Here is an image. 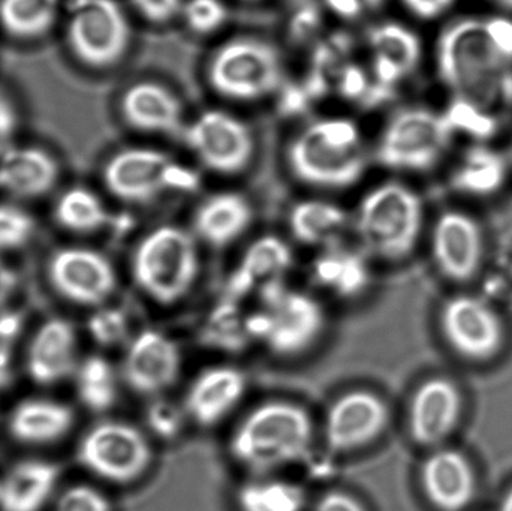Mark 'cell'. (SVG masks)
Here are the masks:
<instances>
[{
	"instance_id": "1",
	"label": "cell",
	"mask_w": 512,
	"mask_h": 511,
	"mask_svg": "<svg viewBox=\"0 0 512 511\" xmlns=\"http://www.w3.org/2000/svg\"><path fill=\"white\" fill-rule=\"evenodd\" d=\"M439 75L454 99L496 116L512 107V20L463 18L442 33Z\"/></svg>"
},
{
	"instance_id": "2",
	"label": "cell",
	"mask_w": 512,
	"mask_h": 511,
	"mask_svg": "<svg viewBox=\"0 0 512 511\" xmlns=\"http://www.w3.org/2000/svg\"><path fill=\"white\" fill-rule=\"evenodd\" d=\"M313 443V422L306 410L289 402H268L252 411L231 438L233 458L255 474L306 458Z\"/></svg>"
},
{
	"instance_id": "3",
	"label": "cell",
	"mask_w": 512,
	"mask_h": 511,
	"mask_svg": "<svg viewBox=\"0 0 512 511\" xmlns=\"http://www.w3.org/2000/svg\"><path fill=\"white\" fill-rule=\"evenodd\" d=\"M298 179L310 185L345 188L364 171L360 134L346 119L322 120L307 128L289 150Z\"/></svg>"
},
{
	"instance_id": "4",
	"label": "cell",
	"mask_w": 512,
	"mask_h": 511,
	"mask_svg": "<svg viewBox=\"0 0 512 511\" xmlns=\"http://www.w3.org/2000/svg\"><path fill=\"white\" fill-rule=\"evenodd\" d=\"M198 273L197 243L179 227H159L147 234L132 260V275L138 287L161 305L185 299Z\"/></svg>"
},
{
	"instance_id": "5",
	"label": "cell",
	"mask_w": 512,
	"mask_h": 511,
	"mask_svg": "<svg viewBox=\"0 0 512 511\" xmlns=\"http://www.w3.org/2000/svg\"><path fill=\"white\" fill-rule=\"evenodd\" d=\"M423 203L412 189L387 183L373 189L357 218V231L367 251L385 260L408 257L420 239Z\"/></svg>"
},
{
	"instance_id": "6",
	"label": "cell",
	"mask_w": 512,
	"mask_h": 511,
	"mask_svg": "<svg viewBox=\"0 0 512 511\" xmlns=\"http://www.w3.org/2000/svg\"><path fill=\"white\" fill-rule=\"evenodd\" d=\"M325 315L321 305L301 291L279 281L265 285L258 314L249 330L268 350L279 356H298L321 338Z\"/></svg>"
},
{
	"instance_id": "7",
	"label": "cell",
	"mask_w": 512,
	"mask_h": 511,
	"mask_svg": "<svg viewBox=\"0 0 512 511\" xmlns=\"http://www.w3.org/2000/svg\"><path fill=\"white\" fill-rule=\"evenodd\" d=\"M453 134L445 113L424 108L402 111L385 129L379 161L397 170H430L447 152Z\"/></svg>"
},
{
	"instance_id": "8",
	"label": "cell",
	"mask_w": 512,
	"mask_h": 511,
	"mask_svg": "<svg viewBox=\"0 0 512 511\" xmlns=\"http://www.w3.org/2000/svg\"><path fill=\"white\" fill-rule=\"evenodd\" d=\"M129 38L128 18L116 0H78L69 15V50L89 68L116 65L128 50Z\"/></svg>"
},
{
	"instance_id": "9",
	"label": "cell",
	"mask_w": 512,
	"mask_h": 511,
	"mask_svg": "<svg viewBox=\"0 0 512 511\" xmlns=\"http://www.w3.org/2000/svg\"><path fill=\"white\" fill-rule=\"evenodd\" d=\"M78 461L107 482L128 485L147 473L153 452L140 429L129 423L104 422L81 440Z\"/></svg>"
},
{
	"instance_id": "10",
	"label": "cell",
	"mask_w": 512,
	"mask_h": 511,
	"mask_svg": "<svg viewBox=\"0 0 512 511\" xmlns=\"http://www.w3.org/2000/svg\"><path fill=\"white\" fill-rule=\"evenodd\" d=\"M280 71L279 54L271 45L239 39L224 45L213 57L210 81L228 98L256 99L279 86Z\"/></svg>"
},
{
	"instance_id": "11",
	"label": "cell",
	"mask_w": 512,
	"mask_h": 511,
	"mask_svg": "<svg viewBox=\"0 0 512 511\" xmlns=\"http://www.w3.org/2000/svg\"><path fill=\"white\" fill-rule=\"evenodd\" d=\"M445 341L469 362H490L501 353L504 324L492 306L474 296H457L445 303L441 314Z\"/></svg>"
},
{
	"instance_id": "12",
	"label": "cell",
	"mask_w": 512,
	"mask_h": 511,
	"mask_svg": "<svg viewBox=\"0 0 512 511\" xmlns=\"http://www.w3.org/2000/svg\"><path fill=\"white\" fill-rule=\"evenodd\" d=\"M48 278L60 296L83 306L102 305L117 285L110 260L89 248L57 251L48 263Z\"/></svg>"
},
{
	"instance_id": "13",
	"label": "cell",
	"mask_w": 512,
	"mask_h": 511,
	"mask_svg": "<svg viewBox=\"0 0 512 511\" xmlns=\"http://www.w3.org/2000/svg\"><path fill=\"white\" fill-rule=\"evenodd\" d=\"M186 140L204 165L218 173H239L254 153L248 126L222 111H207L198 117L186 131Z\"/></svg>"
},
{
	"instance_id": "14",
	"label": "cell",
	"mask_w": 512,
	"mask_h": 511,
	"mask_svg": "<svg viewBox=\"0 0 512 511\" xmlns=\"http://www.w3.org/2000/svg\"><path fill=\"white\" fill-rule=\"evenodd\" d=\"M390 422L384 399L375 393L351 392L337 399L325 419V443L336 453L363 449L378 440Z\"/></svg>"
},
{
	"instance_id": "15",
	"label": "cell",
	"mask_w": 512,
	"mask_h": 511,
	"mask_svg": "<svg viewBox=\"0 0 512 511\" xmlns=\"http://www.w3.org/2000/svg\"><path fill=\"white\" fill-rule=\"evenodd\" d=\"M182 353L173 339L156 330L138 333L123 360V378L134 392L156 396L179 380Z\"/></svg>"
},
{
	"instance_id": "16",
	"label": "cell",
	"mask_w": 512,
	"mask_h": 511,
	"mask_svg": "<svg viewBox=\"0 0 512 511\" xmlns=\"http://www.w3.org/2000/svg\"><path fill=\"white\" fill-rule=\"evenodd\" d=\"M432 254L445 278L454 282L471 281L483 261L480 225L466 213H444L433 228Z\"/></svg>"
},
{
	"instance_id": "17",
	"label": "cell",
	"mask_w": 512,
	"mask_h": 511,
	"mask_svg": "<svg viewBox=\"0 0 512 511\" xmlns=\"http://www.w3.org/2000/svg\"><path fill=\"white\" fill-rule=\"evenodd\" d=\"M462 411V395L453 381H426L418 387L409 407L412 440L424 447L444 443L456 431Z\"/></svg>"
},
{
	"instance_id": "18",
	"label": "cell",
	"mask_w": 512,
	"mask_h": 511,
	"mask_svg": "<svg viewBox=\"0 0 512 511\" xmlns=\"http://www.w3.org/2000/svg\"><path fill=\"white\" fill-rule=\"evenodd\" d=\"M170 165V159L158 150H123L105 165L104 183L119 200L146 203L167 188Z\"/></svg>"
},
{
	"instance_id": "19",
	"label": "cell",
	"mask_w": 512,
	"mask_h": 511,
	"mask_svg": "<svg viewBox=\"0 0 512 511\" xmlns=\"http://www.w3.org/2000/svg\"><path fill=\"white\" fill-rule=\"evenodd\" d=\"M421 485L427 500L439 511H463L475 498L477 477L465 455L439 450L424 462Z\"/></svg>"
},
{
	"instance_id": "20",
	"label": "cell",
	"mask_w": 512,
	"mask_h": 511,
	"mask_svg": "<svg viewBox=\"0 0 512 511\" xmlns=\"http://www.w3.org/2000/svg\"><path fill=\"white\" fill-rule=\"evenodd\" d=\"M248 389V380L240 369L218 366L207 369L186 393V416L197 425H218L240 404Z\"/></svg>"
},
{
	"instance_id": "21",
	"label": "cell",
	"mask_w": 512,
	"mask_h": 511,
	"mask_svg": "<svg viewBox=\"0 0 512 511\" xmlns=\"http://www.w3.org/2000/svg\"><path fill=\"white\" fill-rule=\"evenodd\" d=\"M77 366V335L63 318H53L39 327L30 342L27 371L42 386L59 383Z\"/></svg>"
},
{
	"instance_id": "22",
	"label": "cell",
	"mask_w": 512,
	"mask_h": 511,
	"mask_svg": "<svg viewBox=\"0 0 512 511\" xmlns=\"http://www.w3.org/2000/svg\"><path fill=\"white\" fill-rule=\"evenodd\" d=\"M59 177V162L41 147H14L0 158V189L14 197H42L56 186Z\"/></svg>"
},
{
	"instance_id": "23",
	"label": "cell",
	"mask_w": 512,
	"mask_h": 511,
	"mask_svg": "<svg viewBox=\"0 0 512 511\" xmlns=\"http://www.w3.org/2000/svg\"><path fill=\"white\" fill-rule=\"evenodd\" d=\"M120 107L126 122L140 131L176 132L182 126V105L159 84L138 83L129 87Z\"/></svg>"
},
{
	"instance_id": "24",
	"label": "cell",
	"mask_w": 512,
	"mask_h": 511,
	"mask_svg": "<svg viewBox=\"0 0 512 511\" xmlns=\"http://www.w3.org/2000/svg\"><path fill=\"white\" fill-rule=\"evenodd\" d=\"M57 479L59 468L50 462H20L0 483V510L41 511L50 501Z\"/></svg>"
},
{
	"instance_id": "25",
	"label": "cell",
	"mask_w": 512,
	"mask_h": 511,
	"mask_svg": "<svg viewBox=\"0 0 512 511\" xmlns=\"http://www.w3.org/2000/svg\"><path fill=\"white\" fill-rule=\"evenodd\" d=\"M74 411L48 399H30L15 407L9 417V432L24 444H50L62 440L74 426Z\"/></svg>"
},
{
	"instance_id": "26",
	"label": "cell",
	"mask_w": 512,
	"mask_h": 511,
	"mask_svg": "<svg viewBox=\"0 0 512 511\" xmlns=\"http://www.w3.org/2000/svg\"><path fill=\"white\" fill-rule=\"evenodd\" d=\"M252 209L237 194H219L204 201L195 215L198 237L215 248H224L245 234L252 222Z\"/></svg>"
},
{
	"instance_id": "27",
	"label": "cell",
	"mask_w": 512,
	"mask_h": 511,
	"mask_svg": "<svg viewBox=\"0 0 512 511\" xmlns=\"http://www.w3.org/2000/svg\"><path fill=\"white\" fill-rule=\"evenodd\" d=\"M313 279L319 287L339 297H357L369 287L370 270L366 258L349 249L328 246L316 258Z\"/></svg>"
},
{
	"instance_id": "28",
	"label": "cell",
	"mask_w": 512,
	"mask_h": 511,
	"mask_svg": "<svg viewBox=\"0 0 512 511\" xmlns=\"http://www.w3.org/2000/svg\"><path fill=\"white\" fill-rule=\"evenodd\" d=\"M507 180V162L489 147L469 149L451 176V186L460 194L487 197L495 194Z\"/></svg>"
},
{
	"instance_id": "29",
	"label": "cell",
	"mask_w": 512,
	"mask_h": 511,
	"mask_svg": "<svg viewBox=\"0 0 512 511\" xmlns=\"http://www.w3.org/2000/svg\"><path fill=\"white\" fill-rule=\"evenodd\" d=\"M346 213L325 201H303L292 209L289 227L298 242L334 246L346 227Z\"/></svg>"
},
{
	"instance_id": "30",
	"label": "cell",
	"mask_w": 512,
	"mask_h": 511,
	"mask_svg": "<svg viewBox=\"0 0 512 511\" xmlns=\"http://www.w3.org/2000/svg\"><path fill=\"white\" fill-rule=\"evenodd\" d=\"M59 0H0V27L12 38L36 39L50 32Z\"/></svg>"
},
{
	"instance_id": "31",
	"label": "cell",
	"mask_w": 512,
	"mask_h": 511,
	"mask_svg": "<svg viewBox=\"0 0 512 511\" xmlns=\"http://www.w3.org/2000/svg\"><path fill=\"white\" fill-rule=\"evenodd\" d=\"M291 263V249L285 242L273 236L262 237L256 240L243 257L236 284L240 282L242 287L259 281H264L265 285L270 284L286 272Z\"/></svg>"
},
{
	"instance_id": "32",
	"label": "cell",
	"mask_w": 512,
	"mask_h": 511,
	"mask_svg": "<svg viewBox=\"0 0 512 511\" xmlns=\"http://www.w3.org/2000/svg\"><path fill=\"white\" fill-rule=\"evenodd\" d=\"M80 401L93 413H105L117 401V377L111 363L101 356L87 357L77 372Z\"/></svg>"
},
{
	"instance_id": "33",
	"label": "cell",
	"mask_w": 512,
	"mask_h": 511,
	"mask_svg": "<svg viewBox=\"0 0 512 511\" xmlns=\"http://www.w3.org/2000/svg\"><path fill=\"white\" fill-rule=\"evenodd\" d=\"M54 216L65 230L74 233H92L108 221V212L98 195L81 186L68 189L59 198Z\"/></svg>"
},
{
	"instance_id": "34",
	"label": "cell",
	"mask_w": 512,
	"mask_h": 511,
	"mask_svg": "<svg viewBox=\"0 0 512 511\" xmlns=\"http://www.w3.org/2000/svg\"><path fill=\"white\" fill-rule=\"evenodd\" d=\"M239 507L242 511H303L306 494L285 480H258L240 489Z\"/></svg>"
},
{
	"instance_id": "35",
	"label": "cell",
	"mask_w": 512,
	"mask_h": 511,
	"mask_svg": "<svg viewBox=\"0 0 512 511\" xmlns=\"http://www.w3.org/2000/svg\"><path fill=\"white\" fill-rule=\"evenodd\" d=\"M370 44L375 56L399 65L405 74L417 68L421 57V42L418 36L396 23H385L370 32Z\"/></svg>"
},
{
	"instance_id": "36",
	"label": "cell",
	"mask_w": 512,
	"mask_h": 511,
	"mask_svg": "<svg viewBox=\"0 0 512 511\" xmlns=\"http://www.w3.org/2000/svg\"><path fill=\"white\" fill-rule=\"evenodd\" d=\"M454 132L462 131L477 138H489L498 129V119L492 114L484 113L466 102L454 99L450 110L445 113Z\"/></svg>"
},
{
	"instance_id": "37",
	"label": "cell",
	"mask_w": 512,
	"mask_h": 511,
	"mask_svg": "<svg viewBox=\"0 0 512 511\" xmlns=\"http://www.w3.org/2000/svg\"><path fill=\"white\" fill-rule=\"evenodd\" d=\"M35 230V222L23 210L0 206V251L26 245Z\"/></svg>"
},
{
	"instance_id": "38",
	"label": "cell",
	"mask_w": 512,
	"mask_h": 511,
	"mask_svg": "<svg viewBox=\"0 0 512 511\" xmlns=\"http://www.w3.org/2000/svg\"><path fill=\"white\" fill-rule=\"evenodd\" d=\"M87 329L99 345L111 347L120 344L128 335V320L120 309L105 308L89 318Z\"/></svg>"
},
{
	"instance_id": "39",
	"label": "cell",
	"mask_w": 512,
	"mask_h": 511,
	"mask_svg": "<svg viewBox=\"0 0 512 511\" xmlns=\"http://www.w3.org/2000/svg\"><path fill=\"white\" fill-rule=\"evenodd\" d=\"M56 511H113L110 500L92 486L66 489L56 503Z\"/></svg>"
},
{
	"instance_id": "40",
	"label": "cell",
	"mask_w": 512,
	"mask_h": 511,
	"mask_svg": "<svg viewBox=\"0 0 512 511\" xmlns=\"http://www.w3.org/2000/svg\"><path fill=\"white\" fill-rule=\"evenodd\" d=\"M189 26L198 33H209L224 24L227 8L219 0H191L185 9Z\"/></svg>"
},
{
	"instance_id": "41",
	"label": "cell",
	"mask_w": 512,
	"mask_h": 511,
	"mask_svg": "<svg viewBox=\"0 0 512 511\" xmlns=\"http://www.w3.org/2000/svg\"><path fill=\"white\" fill-rule=\"evenodd\" d=\"M185 410L167 401H156L147 411V423L153 434L161 438H174L182 431L185 423Z\"/></svg>"
},
{
	"instance_id": "42",
	"label": "cell",
	"mask_w": 512,
	"mask_h": 511,
	"mask_svg": "<svg viewBox=\"0 0 512 511\" xmlns=\"http://www.w3.org/2000/svg\"><path fill=\"white\" fill-rule=\"evenodd\" d=\"M131 3L147 20L164 23L179 12L182 0H131Z\"/></svg>"
},
{
	"instance_id": "43",
	"label": "cell",
	"mask_w": 512,
	"mask_h": 511,
	"mask_svg": "<svg viewBox=\"0 0 512 511\" xmlns=\"http://www.w3.org/2000/svg\"><path fill=\"white\" fill-rule=\"evenodd\" d=\"M340 93L345 98H360L367 95V77L363 69L355 65L346 66L339 84Z\"/></svg>"
},
{
	"instance_id": "44",
	"label": "cell",
	"mask_w": 512,
	"mask_h": 511,
	"mask_svg": "<svg viewBox=\"0 0 512 511\" xmlns=\"http://www.w3.org/2000/svg\"><path fill=\"white\" fill-rule=\"evenodd\" d=\"M315 511H367L366 507L346 492L333 491L316 503Z\"/></svg>"
},
{
	"instance_id": "45",
	"label": "cell",
	"mask_w": 512,
	"mask_h": 511,
	"mask_svg": "<svg viewBox=\"0 0 512 511\" xmlns=\"http://www.w3.org/2000/svg\"><path fill=\"white\" fill-rule=\"evenodd\" d=\"M409 11L423 20H433V18L444 15L456 0H403Z\"/></svg>"
},
{
	"instance_id": "46",
	"label": "cell",
	"mask_w": 512,
	"mask_h": 511,
	"mask_svg": "<svg viewBox=\"0 0 512 511\" xmlns=\"http://www.w3.org/2000/svg\"><path fill=\"white\" fill-rule=\"evenodd\" d=\"M197 185L198 177L194 171L171 162L167 171V188L194 189Z\"/></svg>"
},
{
	"instance_id": "47",
	"label": "cell",
	"mask_w": 512,
	"mask_h": 511,
	"mask_svg": "<svg viewBox=\"0 0 512 511\" xmlns=\"http://www.w3.org/2000/svg\"><path fill=\"white\" fill-rule=\"evenodd\" d=\"M18 275L12 267L0 260V308L8 305L17 294Z\"/></svg>"
},
{
	"instance_id": "48",
	"label": "cell",
	"mask_w": 512,
	"mask_h": 511,
	"mask_svg": "<svg viewBox=\"0 0 512 511\" xmlns=\"http://www.w3.org/2000/svg\"><path fill=\"white\" fill-rule=\"evenodd\" d=\"M327 5L343 18H355L366 8H370L372 0H325Z\"/></svg>"
},
{
	"instance_id": "49",
	"label": "cell",
	"mask_w": 512,
	"mask_h": 511,
	"mask_svg": "<svg viewBox=\"0 0 512 511\" xmlns=\"http://www.w3.org/2000/svg\"><path fill=\"white\" fill-rule=\"evenodd\" d=\"M316 23H318V15L315 11L301 12L294 23L295 35H304V33L307 35L309 30L316 27Z\"/></svg>"
},
{
	"instance_id": "50",
	"label": "cell",
	"mask_w": 512,
	"mask_h": 511,
	"mask_svg": "<svg viewBox=\"0 0 512 511\" xmlns=\"http://www.w3.org/2000/svg\"><path fill=\"white\" fill-rule=\"evenodd\" d=\"M9 375V354L0 350V387L5 386Z\"/></svg>"
},
{
	"instance_id": "51",
	"label": "cell",
	"mask_w": 512,
	"mask_h": 511,
	"mask_svg": "<svg viewBox=\"0 0 512 511\" xmlns=\"http://www.w3.org/2000/svg\"><path fill=\"white\" fill-rule=\"evenodd\" d=\"M499 511H512V489L505 495L504 501H502L501 509Z\"/></svg>"
},
{
	"instance_id": "52",
	"label": "cell",
	"mask_w": 512,
	"mask_h": 511,
	"mask_svg": "<svg viewBox=\"0 0 512 511\" xmlns=\"http://www.w3.org/2000/svg\"><path fill=\"white\" fill-rule=\"evenodd\" d=\"M492 2L501 3V5L507 6V8H512V0H492Z\"/></svg>"
}]
</instances>
